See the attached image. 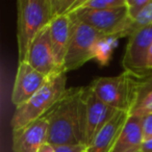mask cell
<instances>
[{"mask_svg":"<svg viewBox=\"0 0 152 152\" xmlns=\"http://www.w3.org/2000/svg\"><path fill=\"white\" fill-rule=\"evenodd\" d=\"M83 87L70 88L61 100L45 115L48 122L47 143L87 146V105Z\"/></svg>","mask_w":152,"mask_h":152,"instance_id":"obj_1","label":"cell"},{"mask_svg":"<svg viewBox=\"0 0 152 152\" xmlns=\"http://www.w3.org/2000/svg\"><path fill=\"white\" fill-rule=\"evenodd\" d=\"M17 42L19 63L26 61L34 40L53 20L50 0H19L17 2Z\"/></svg>","mask_w":152,"mask_h":152,"instance_id":"obj_2","label":"cell"},{"mask_svg":"<svg viewBox=\"0 0 152 152\" xmlns=\"http://www.w3.org/2000/svg\"><path fill=\"white\" fill-rule=\"evenodd\" d=\"M67 73H61L48 79L46 85L27 102L16 107L11 120L13 131L43 118L67 92Z\"/></svg>","mask_w":152,"mask_h":152,"instance_id":"obj_3","label":"cell"},{"mask_svg":"<svg viewBox=\"0 0 152 152\" xmlns=\"http://www.w3.org/2000/svg\"><path fill=\"white\" fill-rule=\"evenodd\" d=\"M91 88L100 100L120 112L130 113L134 102V77L124 71L117 76L98 77Z\"/></svg>","mask_w":152,"mask_h":152,"instance_id":"obj_4","label":"cell"},{"mask_svg":"<svg viewBox=\"0 0 152 152\" xmlns=\"http://www.w3.org/2000/svg\"><path fill=\"white\" fill-rule=\"evenodd\" d=\"M72 23L73 28L71 41L64 61V71L66 73L78 69L87 61L95 58L98 43L106 38L103 34L97 31L88 24L73 20Z\"/></svg>","mask_w":152,"mask_h":152,"instance_id":"obj_5","label":"cell"},{"mask_svg":"<svg viewBox=\"0 0 152 152\" xmlns=\"http://www.w3.org/2000/svg\"><path fill=\"white\" fill-rule=\"evenodd\" d=\"M71 20L88 24L106 38L119 39V36L128 27L131 19L126 4L110 10H77L69 15Z\"/></svg>","mask_w":152,"mask_h":152,"instance_id":"obj_6","label":"cell"},{"mask_svg":"<svg viewBox=\"0 0 152 152\" xmlns=\"http://www.w3.org/2000/svg\"><path fill=\"white\" fill-rule=\"evenodd\" d=\"M152 46V25L134 32L129 37L122 59L124 71L141 76L149 71L147 59Z\"/></svg>","mask_w":152,"mask_h":152,"instance_id":"obj_7","label":"cell"},{"mask_svg":"<svg viewBox=\"0 0 152 152\" xmlns=\"http://www.w3.org/2000/svg\"><path fill=\"white\" fill-rule=\"evenodd\" d=\"M25 61L34 69L46 76L47 78L65 73L61 71L55 59L51 44L49 25L45 27L34 40Z\"/></svg>","mask_w":152,"mask_h":152,"instance_id":"obj_8","label":"cell"},{"mask_svg":"<svg viewBox=\"0 0 152 152\" xmlns=\"http://www.w3.org/2000/svg\"><path fill=\"white\" fill-rule=\"evenodd\" d=\"M83 97L87 105V147L92 144L99 131L120 110L110 107L94 93L91 86L83 87Z\"/></svg>","mask_w":152,"mask_h":152,"instance_id":"obj_9","label":"cell"},{"mask_svg":"<svg viewBox=\"0 0 152 152\" xmlns=\"http://www.w3.org/2000/svg\"><path fill=\"white\" fill-rule=\"evenodd\" d=\"M49 78L31 67L28 63H19L12 92V102L18 107L27 102L48 81Z\"/></svg>","mask_w":152,"mask_h":152,"instance_id":"obj_10","label":"cell"},{"mask_svg":"<svg viewBox=\"0 0 152 152\" xmlns=\"http://www.w3.org/2000/svg\"><path fill=\"white\" fill-rule=\"evenodd\" d=\"M48 122L46 118L39 119L27 126L13 131V152H39L47 143Z\"/></svg>","mask_w":152,"mask_h":152,"instance_id":"obj_11","label":"cell"},{"mask_svg":"<svg viewBox=\"0 0 152 152\" xmlns=\"http://www.w3.org/2000/svg\"><path fill=\"white\" fill-rule=\"evenodd\" d=\"M72 28H73V23L69 15L55 18L49 24L52 49L57 66L61 72H65L64 71V61H65L70 41H71Z\"/></svg>","mask_w":152,"mask_h":152,"instance_id":"obj_12","label":"cell"},{"mask_svg":"<svg viewBox=\"0 0 152 152\" xmlns=\"http://www.w3.org/2000/svg\"><path fill=\"white\" fill-rule=\"evenodd\" d=\"M143 143V116L129 115L112 152H133L141 150Z\"/></svg>","mask_w":152,"mask_h":152,"instance_id":"obj_13","label":"cell"},{"mask_svg":"<svg viewBox=\"0 0 152 152\" xmlns=\"http://www.w3.org/2000/svg\"><path fill=\"white\" fill-rule=\"evenodd\" d=\"M128 116V113H117L114 118L99 131L91 145L88 146L87 152H112Z\"/></svg>","mask_w":152,"mask_h":152,"instance_id":"obj_14","label":"cell"},{"mask_svg":"<svg viewBox=\"0 0 152 152\" xmlns=\"http://www.w3.org/2000/svg\"><path fill=\"white\" fill-rule=\"evenodd\" d=\"M134 77V102L129 115L145 116L152 113V69Z\"/></svg>","mask_w":152,"mask_h":152,"instance_id":"obj_15","label":"cell"},{"mask_svg":"<svg viewBox=\"0 0 152 152\" xmlns=\"http://www.w3.org/2000/svg\"><path fill=\"white\" fill-rule=\"evenodd\" d=\"M150 25H152V0H150V2L144 7L143 11L134 19L131 20L128 27L119 36V39L124 38V37L129 38L134 32L139 31L145 27H148Z\"/></svg>","mask_w":152,"mask_h":152,"instance_id":"obj_16","label":"cell"},{"mask_svg":"<svg viewBox=\"0 0 152 152\" xmlns=\"http://www.w3.org/2000/svg\"><path fill=\"white\" fill-rule=\"evenodd\" d=\"M125 5V0H85L78 10H110Z\"/></svg>","mask_w":152,"mask_h":152,"instance_id":"obj_17","label":"cell"},{"mask_svg":"<svg viewBox=\"0 0 152 152\" xmlns=\"http://www.w3.org/2000/svg\"><path fill=\"white\" fill-rule=\"evenodd\" d=\"M75 2L76 0H50L53 19L61 16L70 15Z\"/></svg>","mask_w":152,"mask_h":152,"instance_id":"obj_18","label":"cell"},{"mask_svg":"<svg viewBox=\"0 0 152 152\" xmlns=\"http://www.w3.org/2000/svg\"><path fill=\"white\" fill-rule=\"evenodd\" d=\"M149 2L150 0H125V4L128 9L130 19H134Z\"/></svg>","mask_w":152,"mask_h":152,"instance_id":"obj_19","label":"cell"},{"mask_svg":"<svg viewBox=\"0 0 152 152\" xmlns=\"http://www.w3.org/2000/svg\"><path fill=\"white\" fill-rule=\"evenodd\" d=\"M143 134L144 142L152 139V113L143 116Z\"/></svg>","mask_w":152,"mask_h":152,"instance_id":"obj_20","label":"cell"},{"mask_svg":"<svg viewBox=\"0 0 152 152\" xmlns=\"http://www.w3.org/2000/svg\"><path fill=\"white\" fill-rule=\"evenodd\" d=\"M56 152H83L87 150L86 145H64L54 147Z\"/></svg>","mask_w":152,"mask_h":152,"instance_id":"obj_21","label":"cell"},{"mask_svg":"<svg viewBox=\"0 0 152 152\" xmlns=\"http://www.w3.org/2000/svg\"><path fill=\"white\" fill-rule=\"evenodd\" d=\"M141 151L142 152H152V139L148 140V141H145L142 144Z\"/></svg>","mask_w":152,"mask_h":152,"instance_id":"obj_22","label":"cell"},{"mask_svg":"<svg viewBox=\"0 0 152 152\" xmlns=\"http://www.w3.org/2000/svg\"><path fill=\"white\" fill-rule=\"evenodd\" d=\"M39 152H56V150H55V148L53 147L52 145H50V144H48V143H45L44 145L40 148Z\"/></svg>","mask_w":152,"mask_h":152,"instance_id":"obj_23","label":"cell"},{"mask_svg":"<svg viewBox=\"0 0 152 152\" xmlns=\"http://www.w3.org/2000/svg\"><path fill=\"white\" fill-rule=\"evenodd\" d=\"M147 67L148 69H152V46L149 50V54H148V59H147Z\"/></svg>","mask_w":152,"mask_h":152,"instance_id":"obj_24","label":"cell"},{"mask_svg":"<svg viewBox=\"0 0 152 152\" xmlns=\"http://www.w3.org/2000/svg\"><path fill=\"white\" fill-rule=\"evenodd\" d=\"M133 152H142L141 150H137V151H133Z\"/></svg>","mask_w":152,"mask_h":152,"instance_id":"obj_25","label":"cell"},{"mask_svg":"<svg viewBox=\"0 0 152 152\" xmlns=\"http://www.w3.org/2000/svg\"><path fill=\"white\" fill-rule=\"evenodd\" d=\"M83 152H87V150H86V151H83Z\"/></svg>","mask_w":152,"mask_h":152,"instance_id":"obj_26","label":"cell"}]
</instances>
